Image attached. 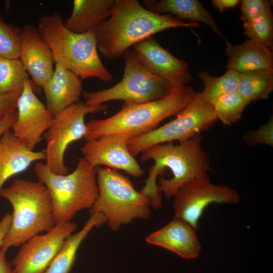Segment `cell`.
<instances>
[{"label":"cell","instance_id":"cell-1","mask_svg":"<svg viewBox=\"0 0 273 273\" xmlns=\"http://www.w3.org/2000/svg\"><path fill=\"white\" fill-rule=\"evenodd\" d=\"M201 140L199 134L178 145L159 144L141 152V162L154 161L140 192L150 198L154 209L162 205L161 193L170 199L186 184L197 178H209L210 162Z\"/></svg>","mask_w":273,"mask_h":273},{"label":"cell","instance_id":"cell-2","mask_svg":"<svg viewBox=\"0 0 273 273\" xmlns=\"http://www.w3.org/2000/svg\"><path fill=\"white\" fill-rule=\"evenodd\" d=\"M199 27L170 15H159L143 7L137 0H115L110 17L94 29L98 49L107 59L123 57L129 48L167 29Z\"/></svg>","mask_w":273,"mask_h":273},{"label":"cell","instance_id":"cell-3","mask_svg":"<svg viewBox=\"0 0 273 273\" xmlns=\"http://www.w3.org/2000/svg\"><path fill=\"white\" fill-rule=\"evenodd\" d=\"M189 85L174 87L164 97L146 103L124 101L115 114L86 123L84 138L96 140L111 133H123L130 139L145 134L157 128L165 118L176 115L192 101L196 94Z\"/></svg>","mask_w":273,"mask_h":273},{"label":"cell","instance_id":"cell-4","mask_svg":"<svg viewBox=\"0 0 273 273\" xmlns=\"http://www.w3.org/2000/svg\"><path fill=\"white\" fill-rule=\"evenodd\" d=\"M38 30L51 49L55 64L72 71L81 80H113L99 56L94 29L84 33L72 32L65 27L61 15L55 13L39 18Z\"/></svg>","mask_w":273,"mask_h":273},{"label":"cell","instance_id":"cell-5","mask_svg":"<svg viewBox=\"0 0 273 273\" xmlns=\"http://www.w3.org/2000/svg\"><path fill=\"white\" fill-rule=\"evenodd\" d=\"M13 208L12 221L1 250L22 245L55 225L52 200L46 187L39 181L16 179L0 190Z\"/></svg>","mask_w":273,"mask_h":273},{"label":"cell","instance_id":"cell-6","mask_svg":"<svg viewBox=\"0 0 273 273\" xmlns=\"http://www.w3.org/2000/svg\"><path fill=\"white\" fill-rule=\"evenodd\" d=\"M97 168L82 158L74 171L61 175L52 172L46 163L35 164L33 170L38 181L46 187L51 198L55 224L71 221L79 211L91 209L98 195Z\"/></svg>","mask_w":273,"mask_h":273},{"label":"cell","instance_id":"cell-7","mask_svg":"<svg viewBox=\"0 0 273 273\" xmlns=\"http://www.w3.org/2000/svg\"><path fill=\"white\" fill-rule=\"evenodd\" d=\"M96 178L98 195L90 213H102L112 231L134 219L150 218V198L137 191L127 177L117 170L98 167Z\"/></svg>","mask_w":273,"mask_h":273},{"label":"cell","instance_id":"cell-8","mask_svg":"<svg viewBox=\"0 0 273 273\" xmlns=\"http://www.w3.org/2000/svg\"><path fill=\"white\" fill-rule=\"evenodd\" d=\"M122 57L124 65L122 80L107 89L83 92L86 104L97 106L114 100L146 103L164 97L174 87L168 81L147 70L133 51L127 50Z\"/></svg>","mask_w":273,"mask_h":273},{"label":"cell","instance_id":"cell-9","mask_svg":"<svg viewBox=\"0 0 273 273\" xmlns=\"http://www.w3.org/2000/svg\"><path fill=\"white\" fill-rule=\"evenodd\" d=\"M176 115L174 119L149 133L129 139V152L135 157L153 145L174 141L181 142L207 130L217 120L212 104L204 101L199 92Z\"/></svg>","mask_w":273,"mask_h":273},{"label":"cell","instance_id":"cell-10","mask_svg":"<svg viewBox=\"0 0 273 273\" xmlns=\"http://www.w3.org/2000/svg\"><path fill=\"white\" fill-rule=\"evenodd\" d=\"M107 108L105 104L94 106L80 101L54 116L43 135L46 141L44 150L46 164L52 172L61 175L69 173L64 162L65 153L70 144L84 137L86 131L85 115L106 111Z\"/></svg>","mask_w":273,"mask_h":273},{"label":"cell","instance_id":"cell-11","mask_svg":"<svg viewBox=\"0 0 273 273\" xmlns=\"http://www.w3.org/2000/svg\"><path fill=\"white\" fill-rule=\"evenodd\" d=\"M174 216L189 223L196 231L205 208L212 203L235 204L240 201L238 192L223 184L200 178L183 186L173 197Z\"/></svg>","mask_w":273,"mask_h":273},{"label":"cell","instance_id":"cell-12","mask_svg":"<svg viewBox=\"0 0 273 273\" xmlns=\"http://www.w3.org/2000/svg\"><path fill=\"white\" fill-rule=\"evenodd\" d=\"M72 222L56 224L21 245L11 265L14 273H44L66 239L76 230Z\"/></svg>","mask_w":273,"mask_h":273},{"label":"cell","instance_id":"cell-13","mask_svg":"<svg viewBox=\"0 0 273 273\" xmlns=\"http://www.w3.org/2000/svg\"><path fill=\"white\" fill-rule=\"evenodd\" d=\"M130 138L123 133H111L87 141L81 148L83 158L90 165L121 170L135 177L142 176L144 170L129 152L127 142Z\"/></svg>","mask_w":273,"mask_h":273},{"label":"cell","instance_id":"cell-14","mask_svg":"<svg viewBox=\"0 0 273 273\" xmlns=\"http://www.w3.org/2000/svg\"><path fill=\"white\" fill-rule=\"evenodd\" d=\"M16 109L17 118L12 132L28 149L34 150L54 116L34 94L29 78L18 99Z\"/></svg>","mask_w":273,"mask_h":273},{"label":"cell","instance_id":"cell-15","mask_svg":"<svg viewBox=\"0 0 273 273\" xmlns=\"http://www.w3.org/2000/svg\"><path fill=\"white\" fill-rule=\"evenodd\" d=\"M133 47L136 58L151 74L168 81L174 87L187 85L191 80L188 64L174 56L152 36Z\"/></svg>","mask_w":273,"mask_h":273},{"label":"cell","instance_id":"cell-16","mask_svg":"<svg viewBox=\"0 0 273 273\" xmlns=\"http://www.w3.org/2000/svg\"><path fill=\"white\" fill-rule=\"evenodd\" d=\"M19 60L33 83L41 87L54 72L55 63L49 45L38 29L30 25L21 30Z\"/></svg>","mask_w":273,"mask_h":273},{"label":"cell","instance_id":"cell-17","mask_svg":"<svg viewBox=\"0 0 273 273\" xmlns=\"http://www.w3.org/2000/svg\"><path fill=\"white\" fill-rule=\"evenodd\" d=\"M146 241L187 259L197 258L201 250L196 230L187 222L175 216L163 228L149 234Z\"/></svg>","mask_w":273,"mask_h":273},{"label":"cell","instance_id":"cell-18","mask_svg":"<svg viewBox=\"0 0 273 273\" xmlns=\"http://www.w3.org/2000/svg\"><path fill=\"white\" fill-rule=\"evenodd\" d=\"M81 81L72 71L55 64L53 74L42 86L46 107L53 116L79 102L83 93Z\"/></svg>","mask_w":273,"mask_h":273},{"label":"cell","instance_id":"cell-19","mask_svg":"<svg viewBox=\"0 0 273 273\" xmlns=\"http://www.w3.org/2000/svg\"><path fill=\"white\" fill-rule=\"evenodd\" d=\"M44 151L28 149L10 130L0 140V190L12 176L26 170L34 162L46 160Z\"/></svg>","mask_w":273,"mask_h":273},{"label":"cell","instance_id":"cell-20","mask_svg":"<svg viewBox=\"0 0 273 273\" xmlns=\"http://www.w3.org/2000/svg\"><path fill=\"white\" fill-rule=\"evenodd\" d=\"M225 66L239 73L252 70L273 71V53L269 48L252 39L239 44L227 42Z\"/></svg>","mask_w":273,"mask_h":273},{"label":"cell","instance_id":"cell-21","mask_svg":"<svg viewBox=\"0 0 273 273\" xmlns=\"http://www.w3.org/2000/svg\"><path fill=\"white\" fill-rule=\"evenodd\" d=\"M114 4L115 0H74L72 13L64 25L74 33L88 32L110 17Z\"/></svg>","mask_w":273,"mask_h":273},{"label":"cell","instance_id":"cell-22","mask_svg":"<svg viewBox=\"0 0 273 273\" xmlns=\"http://www.w3.org/2000/svg\"><path fill=\"white\" fill-rule=\"evenodd\" d=\"M145 8L159 15H173L181 20L201 22L225 40L213 17L198 0H145Z\"/></svg>","mask_w":273,"mask_h":273},{"label":"cell","instance_id":"cell-23","mask_svg":"<svg viewBox=\"0 0 273 273\" xmlns=\"http://www.w3.org/2000/svg\"><path fill=\"white\" fill-rule=\"evenodd\" d=\"M106 222V220L102 213H91L83 228L66 239L44 273H69L75 263L77 250L82 241L92 229Z\"/></svg>","mask_w":273,"mask_h":273},{"label":"cell","instance_id":"cell-24","mask_svg":"<svg viewBox=\"0 0 273 273\" xmlns=\"http://www.w3.org/2000/svg\"><path fill=\"white\" fill-rule=\"evenodd\" d=\"M240 73L237 92L248 102L267 99L273 90V71L252 70Z\"/></svg>","mask_w":273,"mask_h":273},{"label":"cell","instance_id":"cell-25","mask_svg":"<svg viewBox=\"0 0 273 273\" xmlns=\"http://www.w3.org/2000/svg\"><path fill=\"white\" fill-rule=\"evenodd\" d=\"M197 76L204 84L203 91L200 92V96L204 101L211 104L220 96L237 90L240 73L228 69L222 75L216 77L204 70L198 72Z\"/></svg>","mask_w":273,"mask_h":273},{"label":"cell","instance_id":"cell-26","mask_svg":"<svg viewBox=\"0 0 273 273\" xmlns=\"http://www.w3.org/2000/svg\"><path fill=\"white\" fill-rule=\"evenodd\" d=\"M28 78L19 59L0 57V94L20 95Z\"/></svg>","mask_w":273,"mask_h":273},{"label":"cell","instance_id":"cell-27","mask_svg":"<svg viewBox=\"0 0 273 273\" xmlns=\"http://www.w3.org/2000/svg\"><path fill=\"white\" fill-rule=\"evenodd\" d=\"M216 118L224 125L237 123L245 108L250 104L237 91L224 94L211 103Z\"/></svg>","mask_w":273,"mask_h":273},{"label":"cell","instance_id":"cell-28","mask_svg":"<svg viewBox=\"0 0 273 273\" xmlns=\"http://www.w3.org/2000/svg\"><path fill=\"white\" fill-rule=\"evenodd\" d=\"M244 33L250 39L273 49V17L265 13L243 22Z\"/></svg>","mask_w":273,"mask_h":273},{"label":"cell","instance_id":"cell-29","mask_svg":"<svg viewBox=\"0 0 273 273\" xmlns=\"http://www.w3.org/2000/svg\"><path fill=\"white\" fill-rule=\"evenodd\" d=\"M21 30L6 24L0 16V57L19 59Z\"/></svg>","mask_w":273,"mask_h":273},{"label":"cell","instance_id":"cell-30","mask_svg":"<svg viewBox=\"0 0 273 273\" xmlns=\"http://www.w3.org/2000/svg\"><path fill=\"white\" fill-rule=\"evenodd\" d=\"M244 141L247 144L254 146L257 145L273 146V116L271 115L267 122L258 128L250 129L244 134Z\"/></svg>","mask_w":273,"mask_h":273},{"label":"cell","instance_id":"cell-31","mask_svg":"<svg viewBox=\"0 0 273 273\" xmlns=\"http://www.w3.org/2000/svg\"><path fill=\"white\" fill-rule=\"evenodd\" d=\"M241 3L240 19L245 22L259 15L271 12L272 1L243 0Z\"/></svg>","mask_w":273,"mask_h":273},{"label":"cell","instance_id":"cell-32","mask_svg":"<svg viewBox=\"0 0 273 273\" xmlns=\"http://www.w3.org/2000/svg\"><path fill=\"white\" fill-rule=\"evenodd\" d=\"M19 96L17 94H0V121L9 114L16 111Z\"/></svg>","mask_w":273,"mask_h":273},{"label":"cell","instance_id":"cell-33","mask_svg":"<svg viewBox=\"0 0 273 273\" xmlns=\"http://www.w3.org/2000/svg\"><path fill=\"white\" fill-rule=\"evenodd\" d=\"M17 111H14L0 121V140L3 135L7 131L10 130L17 118Z\"/></svg>","mask_w":273,"mask_h":273},{"label":"cell","instance_id":"cell-34","mask_svg":"<svg viewBox=\"0 0 273 273\" xmlns=\"http://www.w3.org/2000/svg\"><path fill=\"white\" fill-rule=\"evenodd\" d=\"M240 3L238 0H212V5L222 13L224 11L235 8Z\"/></svg>","mask_w":273,"mask_h":273},{"label":"cell","instance_id":"cell-35","mask_svg":"<svg viewBox=\"0 0 273 273\" xmlns=\"http://www.w3.org/2000/svg\"><path fill=\"white\" fill-rule=\"evenodd\" d=\"M12 215L9 213L5 214L0 220V251L4 238L11 225Z\"/></svg>","mask_w":273,"mask_h":273},{"label":"cell","instance_id":"cell-36","mask_svg":"<svg viewBox=\"0 0 273 273\" xmlns=\"http://www.w3.org/2000/svg\"><path fill=\"white\" fill-rule=\"evenodd\" d=\"M6 252L2 250L0 251V273H14L11 264L6 258Z\"/></svg>","mask_w":273,"mask_h":273}]
</instances>
